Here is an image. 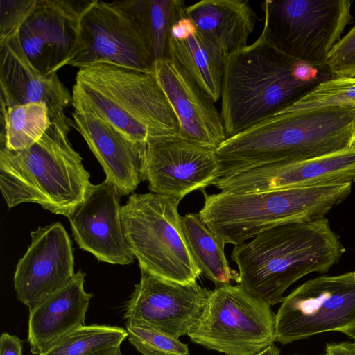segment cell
<instances>
[{
  "instance_id": "7a4b0ae2",
  "label": "cell",
  "mask_w": 355,
  "mask_h": 355,
  "mask_svg": "<svg viewBox=\"0 0 355 355\" xmlns=\"http://www.w3.org/2000/svg\"><path fill=\"white\" fill-rule=\"evenodd\" d=\"M354 146L355 108L283 110L218 146V178L264 165L313 159Z\"/></svg>"
},
{
  "instance_id": "2e32d148",
  "label": "cell",
  "mask_w": 355,
  "mask_h": 355,
  "mask_svg": "<svg viewBox=\"0 0 355 355\" xmlns=\"http://www.w3.org/2000/svg\"><path fill=\"white\" fill-rule=\"evenodd\" d=\"M19 260L14 275L17 299L31 309L59 289L74 275L70 238L60 222L38 227Z\"/></svg>"
},
{
  "instance_id": "836d02e7",
  "label": "cell",
  "mask_w": 355,
  "mask_h": 355,
  "mask_svg": "<svg viewBox=\"0 0 355 355\" xmlns=\"http://www.w3.org/2000/svg\"><path fill=\"white\" fill-rule=\"evenodd\" d=\"M280 349L274 344H271L253 355H279Z\"/></svg>"
},
{
  "instance_id": "9a60e30c",
  "label": "cell",
  "mask_w": 355,
  "mask_h": 355,
  "mask_svg": "<svg viewBox=\"0 0 355 355\" xmlns=\"http://www.w3.org/2000/svg\"><path fill=\"white\" fill-rule=\"evenodd\" d=\"M355 182V146L313 159L259 166L219 178L211 185L223 192L252 193Z\"/></svg>"
},
{
  "instance_id": "484cf974",
  "label": "cell",
  "mask_w": 355,
  "mask_h": 355,
  "mask_svg": "<svg viewBox=\"0 0 355 355\" xmlns=\"http://www.w3.org/2000/svg\"><path fill=\"white\" fill-rule=\"evenodd\" d=\"M127 338V331L122 327L85 324L67 333L39 355H89L120 347Z\"/></svg>"
},
{
  "instance_id": "7402d4cb",
  "label": "cell",
  "mask_w": 355,
  "mask_h": 355,
  "mask_svg": "<svg viewBox=\"0 0 355 355\" xmlns=\"http://www.w3.org/2000/svg\"><path fill=\"white\" fill-rule=\"evenodd\" d=\"M167 55L214 103L220 98L225 55L216 44L197 29L186 15L185 8L171 26Z\"/></svg>"
},
{
  "instance_id": "9c48e42d",
  "label": "cell",
  "mask_w": 355,
  "mask_h": 355,
  "mask_svg": "<svg viewBox=\"0 0 355 355\" xmlns=\"http://www.w3.org/2000/svg\"><path fill=\"white\" fill-rule=\"evenodd\" d=\"M352 1L267 0L262 2L268 40L283 53L318 68L351 23Z\"/></svg>"
},
{
  "instance_id": "e0dca14e",
  "label": "cell",
  "mask_w": 355,
  "mask_h": 355,
  "mask_svg": "<svg viewBox=\"0 0 355 355\" xmlns=\"http://www.w3.org/2000/svg\"><path fill=\"white\" fill-rule=\"evenodd\" d=\"M121 196L107 179L92 184L84 201L69 218L79 248L98 261L114 265L130 264L135 257L123 231Z\"/></svg>"
},
{
  "instance_id": "8992f818",
  "label": "cell",
  "mask_w": 355,
  "mask_h": 355,
  "mask_svg": "<svg viewBox=\"0 0 355 355\" xmlns=\"http://www.w3.org/2000/svg\"><path fill=\"white\" fill-rule=\"evenodd\" d=\"M352 183L252 193L207 194L198 212L225 244L238 245L274 227L325 217L350 194Z\"/></svg>"
},
{
  "instance_id": "ba28073f",
  "label": "cell",
  "mask_w": 355,
  "mask_h": 355,
  "mask_svg": "<svg viewBox=\"0 0 355 355\" xmlns=\"http://www.w3.org/2000/svg\"><path fill=\"white\" fill-rule=\"evenodd\" d=\"M149 0H94L83 15L78 40L67 64L78 69L112 64L153 73Z\"/></svg>"
},
{
  "instance_id": "277c9868",
  "label": "cell",
  "mask_w": 355,
  "mask_h": 355,
  "mask_svg": "<svg viewBox=\"0 0 355 355\" xmlns=\"http://www.w3.org/2000/svg\"><path fill=\"white\" fill-rule=\"evenodd\" d=\"M74 112L99 117L146 146L182 139L173 111L153 73L96 63L78 71Z\"/></svg>"
},
{
  "instance_id": "52a82bcc",
  "label": "cell",
  "mask_w": 355,
  "mask_h": 355,
  "mask_svg": "<svg viewBox=\"0 0 355 355\" xmlns=\"http://www.w3.org/2000/svg\"><path fill=\"white\" fill-rule=\"evenodd\" d=\"M180 200L152 192L132 193L121 207L125 236L141 270L161 279L189 284L201 275L186 242Z\"/></svg>"
},
{
  "instance_id": "8d00e7d4",
  "label": "cell",
  "mask_w": 355,
  "mask_h": 355,
  "mask_svg": "<svg viewBox=\"0 0 355 355\" xmlns=\"http://www.w3.org/2000/svg\"><path fill=\"white\" fill-rule=\"evenodd\" d=\"M323 355H327V354H323Z\"/></svg>"
},
{
  "instance_id": "603a6c76",
  "label": "cell",
  "mask_w": 355,
  "mask_h": 355,
  "mask_svg": "<svg viewBox=\"0 0 355 355\" xmlns=\"http://www.w3.org/2000/svg\"><path fill=\"white\" fill-rule=\"evenodd\" d=\"M185 13L225 57L248 45L257 21L247 0H202L186 6Z\"/></svg>"
},
{
  "instance_id": "d6986e66",
  "label": "cell",
  "mask_w": 355,
  "mask_h": 355,
  "mask_svg": "<svg viewBox=\"0 0 355 355\" xmlns=\"http://www.w3.org/2000/svg\"><path fill=\"white\" fill-rule=\"evenodd\" d=\"M1 110L43 103L53 119L71 103L72 96L57 73L43 74L26 57L19 33L0 42Z\"/></svg>"
},
{
  "instance_id": "cb8c5ba5",
  "label": "cell",
  "mask_w": 355,
  "mask_h": 355,
  "mask_svg": "<svg viewBox=\"0 0 355 355\" xmlns=\"http://www.w3.org/2000/svg\"><path fill=\"white\" fill-rule=\"evenodd\" d=\"M181 226L193 259L206 278L216 286L239 283V274L232 269L225 254V243L205 223L199 213L181 216Z\"/></svg>"
},
{
  "instance_id": "d6a6232c",
  "label": "cell",
  "mask_w": 355,
  "mask_h": 355,
  "mask_svg": "<svg viewBox=\"0 0 355 355\" xmlns=\"http://www.w3.org/2000/svg\"><path fill=\"white\" fill-rule=\"evenodd\" d=\"M325 352L327 355H355V342L328 344Z\"/></svg>"
},
{
  "instance_id": "1f68e13d",
  "label": "cell",
  "mask_w": 355,
  "mask_h": 355,
  "mask_svg": "<svg viewBox=\"0 0 355 355\" xmlns=\"http://www.w3.org/2000/svg\"><path fill=\"white\" fill-rule=\"evenodd\" d=\"M0 355H23V343L19 337L3 332L0 337Z\"/></svg>"
},
{
  "instance_id": "ac0fdd59",
  "label": "cell",
  "mask_w": 355,
  "mask_h": 355,
  "mask_svg": "<svg viewBox=\"0 0 355 355\" xmlns=\"http://www.w3.org/2000/svg\"><path fill=\"white\" fill-rule=\"evenodd\" d=\"M153 73L176 117L182 139L216 150L227 135L214 102L170 58L155 61Z\"/></svg>"
},
{
  "instance_id": "d4e9b609",
  "label": "cell",
  "mask_w": 355,
  "mask_h": 355,
  "mask_svg": "<svg viewBox=\"0 0 355 355\" xmlns=\"http://www.w3.org/2000/svg\"><path fill=\"white\" fill-rule=\"evenodd\" d=\"M1 112V144L10 150L31 146L44 136L51 123L48 107L43 103L17 105Z\"/></svg>"
},
{
  "instance_id": "d590c367",
  "label": "cell",
  "mask_w": 355,
  "mask_h": 355,
  "mask_svg": "<svg viewBox=\"0 0 355 355\" xmlns=\"http://www.w3.org/2000/svg\"><path fill=\"white\" fill-rule=\"evenodd\" d=\"M353 275H354V278H355V271H354V272H353Z\"/></svg>"
},
{
  "instance_id": "8fae6325",
  "label": "cell",
  "mask_w": 355,
  "mask_h": 355,
  "mask_svg": "<svg viewBox=\"0 0 355 355\" xmlns=\"http://www.w3.org/2000/svg\"><path fill=\"white\" fill-rule=\"evenodd\" d=\"M329 331L355 342L353 272L306 281L284 297L275 314V342L282 345Z\"/></svg>"
},
{
  "instance_id": "6da1fadb",
  "label": "cell",
  "mask_w": 355,
  "mask_h": 355,
  "mask_svg": "<svg viewBox=\"0 0 355 355\" xmlns=\"http://www.w3.org/2000/svg\"><path fill=\"white\" fill-rule=\"evenodd\" d=\"M334 76L279 50L261 31L225 58L220 115L227 137L291 106Z\"/></svg>"
},
{
  "instance_id": "5b68a950",
  "label": "cell",
  "mask_w": 355,
  "mask_h": 355,
  "mask_svg": "<svg viewBox=\"0 0 355 355\" xmlns=\"http://www.w3.org/2000/svg\"><path fill=\"white\" fill-rule=\"evenodd\" d=\"M73 126L62 112L31 146L19 150L1 146L0 189L9 208L33 202L69 218L84 201L92 184L69 139Z\"/></svg>"
},
{
  "instance_id": "4316f807",
  "label": "cell",
  "mask_w": 355,
  "mask_h": 355,
  "mask_svg": "<svg viewBox=\"0 0 355 355\" xmlns=\"http://www.w3.org/2000/svg\"><path fill=\"white\" fill-rule=\"evenodd\" d=\"M324 107L355 108V78L334 77L327 80L284 110H306Z\"/></svg>"
},
{
  "instance_id": "f546056e",
  "label": "cell",
  "mask_w": 355,
  "mask_h": 355,
  "mask_svg": "<svg viewBox=\"0 0 355 355\" xmlns=\"http://www.w3.org/2000/svg\"><path fill=\"white\" fill-rule=\"evenodd\" d=\"M327 66L336 77L355 78V26L333 47Z\"/></svg>"
},
{
  "instance_id": "5bb4252c",
  "label": "cell",
  "mask_w": 355,
  "mask_h": 355,
  "mask_svg": "<svg viewBox=\"0 0 355 355\" xmlns=\"http://www.w3.org/2000/svg\"><path fill=\"white\" fill-rule=\"evenodd\" d=\"M218 168L216 150L175 139L146 146L140 172L150 192L180 201L211 185Z\"/></svg>"
},
{
  "instance_id": "4fadbf2b",
  "label": "cell",
  "mask_w": 355,
  "mask_h": 355,
  "mask_svg": "<svg viewBox=\"0 0 355 355\" xmlns=\"http://www.w3.org/2000/svg\"><path fill=\"white\" fill-rule=\"evenodd\" d=\"M93 1L37 0L19 31L21 47L42 73L67 65L75 49L80 21Z\"/></svg>"
},
{
  "instance_id": "83f0119b",
  "label": "cell",
  "mask_w": 355,
  "mask_h": 355,
  "mask_svg": "<svg viewBox=\"0 0 355 355\" xmlns=\"http://www.w3.org/2000/svg\"><path fill=\"white\" fill-rule=\"evenodd\" d=\"M129 342L142 355H189L187 344L135 320H125Z\"/></svg>"
},
{
  "instance_id": "ffe728a7",
  "label": "cell",
  "mask_w": 355,
  "mask_h": 355,
  "mask_svg": "<svg viewBox=\"0 0 355 355\" xmlns=\"http://www.w3.org/2000/svg\"><path fill=\"white\" fill-rule=\"evenodd\" d=\"M73 128L80 134L106 175L122 196L133 192L141 181L145 146L125 136L106 121L73 112Z\"/></svg>"
},
{
  "instance_id": "e575fe53",
  "label": "cell",
  "mask_w": 355,
  "mask_h": 355,
  "mask_svg": "<svg viewBox=\"0 0 355 355\" xmlns=\"http://www.w3.org/2000/svg\"><path fill=\"white\" fill-rule=\"evenodd\" d=\"M89 355H123L120 347L103 349Z\"/></svg>"
},
{
  "instance_id": "4dcf8cb0",
  "label": "cell",
  "mask_w": 355,
  "mask_h": 355,
  "mask_svg": "<svg viewBox=\"0 0 355 355\" xmlns=\"http://www.w3.org/2000/svg\"><path fill=\"white\" fill-rule=\"evenodd\" d=\"M37 0H0V42L19 33Z\"/></svg>"
},
{
  "instance_id": "30bf717a",
  "label": "cell",
  "mask_w": 355,
  "mask_h": 355,
  "mask_svg": "<svg viewBox=\"0 0 355 355\" xmlns=\"http://www.w3.org/2000/svg\"><path fill=\"white\" fill-rule=\"evenodd\" d=\"M275 313L239 284L215 287L188 336L226 355H253L275 342Z\"/></svg>"
},
{
  "instance_id": "44dd1931",
  "label": "cell",
  "mask_w": 355,
  "mask_h": 355,
  "mask_svg": "<svg viewBox=\"0 0 355 355\" xmlns=\"http://www.w3.org/2000/svg\"><path fill=\"white\" fill-rule=\"evenodd\" d=\"M85 273L78 270L62 287L29 309L28 338L31 352L40 354L50 345L80 326L92 293L84 289Z\"/></svg>"
},
{
  "instance_id": "7c38bea8",
  "label": "cell",
  "mask_w": 355,
  "mask_h": 355,
  "mask_svg": "<svg viewBox=\"0 0 355 355\" xmlns=\"http://www.w3.org/2000/svg\"><path fill=\"white\" fill-rule=\"evenodd\" d=\"M140 270V281L125 304L124 318L139 321L177 339L187 335L212 291L197 282L180 284Z\"/></svg>"
},
{
  "instance_id": "f1b7e54d",
  "label": "cell",
  "mask_w": 355,
  "mask_h": 355,
  "mask_svg": "<svg viewBox=\"0 0 355 355\" xmlns=\"http://www.w3.org/2000/svg\"><path fill=\"white\" fill-rule=\"evenodd\" d=\"M185 7L180 0H149V28L155 61L168 57L171 26Z\"/></svg>"
},
{
  "instance_id": "3957f363",
  "label": "cell",
  "mask_w": 355,
  "mask_h": 355,
  "mask_svg": "<svg viewBox=\"0 0 355 355\" xmlns=\"http://www.w3.org/2000/svg\"><path fill=\"white\" fill-rule=\"evenodd\" d=\"M345 252L324 217L267 230L235 245L231 259L239 269V284L271 306L282 302L285 291L302 277L329 271Z\"/></svg>"
}]
</instances>
